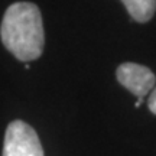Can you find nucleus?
Returning a JSON list of instances; mask_svg holds the SVG:
<instances>
[{"label": "nucleus", "mask_w": 156, "mask_h": 156, "mask_svg": "<svg viewBox=\"0 0 156 156\" xmlns=\"http://www.w3.org/2000/svg\"><path fill=\"white\" fill-rule=\"evenodd\" d=\"M0 38L5 48L16 59L30 62L44 52L45 35L39 7L29 2H17L5 12L0 26Z\"/></svg>", "instance_id": "1"}, {"label": "nucleus", "mask_w": 156, "mask_h": 156, "mask_svg": "<svg viewBox=\"0 0 156 156\" xmlns=\"http://www.w3.org/2000/svg\"><path fill=\"white\" fill-rule=\"evenodd\" d=\"M3 156H44L35 129L22 120H13L6 129Z\"/></svg>", "instance_id": "2"}, {"label": "nucleus", "mask_w": 156, "mask_h": 156, "mask_svg": "<svg viewBox=\"0 0 156 156\" xmlns=\"http://www.w3.org/2000/svg\"><path fill=\"white\" fill-rule=\"evenodd\" d=\"M117 81L126 90L137 98H145L146 94L151 91L156 84V77L147 67L134 64V62H124L119 65L116 71Z\"/></svg>", "instance_id": "3"}, {"label": "nucleus", "mask_w": 156, "mask_h": 156, "mask_svg": "<svg viewBox=\"0 0 156 156\" xmlns=\"http://www.w3.org/2000/svg\"><path fill=\"white\" fill-rule=\"evenodd\" d=\"M129 15L139 23L149 22L156 12V0H122Z\"/></svg>", "instance_id": "4"}, {"label": "nucleus", "mask_w": 156, "mask_h": 156, "mask_svg": "<svg viewBox=\"0 0 156 156\" xmlns=\"http://www.w3.org/2000/svg\"><path fill=\"white\" fill-rule=\"evenodd\" d=\"M147 107L153 114H156V88L153 90V93L149 95V100H147Z\"/></svg>", "instance_id": "5"}]
</instances>
